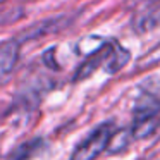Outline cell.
<instances>
[{
    "instance_id": "7",
    "label": "cell",
    "mask_w": 160,
    "mask_h": 160,
    "mask_svg": "<svg viewBox=\"0 0 160 160\" xmlns=\"http://www.w3.org/2000/svg\"><path fill=\"white\" fill-rule=\"evenodd\" d=\"M132 26H134V31H138V33H146L150 29L158 28L160 26V5L152 9L146 14L138 16L134 19V22H132Z\"/></svg>"
},
{
    "instance_id": "2",
    "label": "cell",
    "mask_w": 160,
    "mask_h": 160,
    "mask_svg": "<svg viewBox=\"0 0 160 160\" xmlns=\"http://www.w3.org/2000/svg\"><path fill=\"white\" fill-rule=\"evenodd\" d=\"M112 134H114V124L112 122L100 124L97 129L90 132V136L84 141H81L76 146L71 160H95L108 146Z\"/></svg>"
},
{
    "instance_id": "8",
    "label": "cell",
    "mask_w": 160,
    "mask_h": 160,
    "mask_svg": "<svg viewBox=\"0 0 160 160\" xmlns=\"http://www.w3.org/2000/svg\"><path fill=\"white\" fill-rule=\"evenodd\" d=\"M40 146H42V139L40 138H33L29 141H24L9 153L7 160H28L29 157H33L38 152Z\"/></svg>"
},
{
    "instance_id": "6",
    "label": "cell",
    "mask_w": 160,
    "mask_h": 160,
    "mask_svg": "<svg viewBox=\"0 0 160 160\" xmlns=\"http://www.w3.org/2000/svg\"><path fill=\"white\" fill-rule=\"evenodd\" d=\"M67 24V18H57V19H50V21H45L42 24L35 26L29 33H24V38L26 40H35L38 36H45L50 35V33H55L59 29H62L60 26H66Z\"/></svg>"
},
{
    "instance_id": "10",
    "label": "cell",
    "mask_w": 160,
    "mask_h": 160,
    "mask_svg": "<svg viewBox=\"0 0 160 160\" xmlns=\"http://www.w3.org/2000/svg\"><path fill=\"white\" fill-rule=\"evenodd\" d=\"M157 2H160V0H131L129 5H132V7H141V5H150V4H157Z\"/></svg>"
},
{
    "instance_id": "5",
    "label": "cell",
    "mask_w": 160,
    "mask_h": 160,
    "mask_svg": "<svg viewBox=\"0 0 160 160\" xmlns=\"http://www.w3.org/2000/svg\"><path fill=\"white\" fill-rule=\"evenodd\" d=\"M129 59H131V53H129V50H126L124 47H121L119 43L114 42V45H112V52L110 55H108L107 62H105V71L110 74L117 72L119 69H122V67L126 66V64L129 62Z\"/></svg>"
},
{
    "instance_id": "9",
    "label": "cell",
    "mask_w": 160,
    "mask_h": 160,
    "mask_svg": "<svg viewBox=\"0 0 160 160\" xmlns=\"http://www.w3.org/2000/svg\"><path fill=\"white\" fill-rule=\"evenodd\" d=\"M157 64H160V43L155 47V48L150 50V52H146L145 55L138 60L136 67H138L139 71H145V69H152V67L157 66Z\"/></svg>"
},
{
    "instance_id": "4",
    "label": "cell",
    "mask_w": 160,
    "mask_h": 160,
    "mask_svg": "<svg viewBox=\"0 0 160 160\" xmlns=\"http://www.w3.org/2000/svg\"><path fill=\"white\" fill-rule=\"evenodd\" d=\"M21 53L19 40H7L0 45V84H5L11 79Z\"/></svg>"
},
{
    "instance_id": "3",
    "label": "cell",
    "mask_w": 160,
    "mask_h": 160,
    "mask_svg": "<svg viewBox=\"0 0 160 160\" xmlns=\"http://www.w3.org/2000/svg\"><path fill=\"white\" fill-rule=\"evenodd\" d=\"M112 45H114V42H107V43H102L97 50H93V52L83 60V64L76 69V74H74L72 79L74 81L88 79L97 69H100L102 66H105V62H107L108 55H110V52H112Z\"/></svg>"
},
{
    "instance_id": "1",
    "label": "cell",
    "mask_w": 160,
    "mask_h": 160,
    "mask_svg": "<svg viewBox=\"0 0 160 160\" xmlns=\"http://www.w3.org/2000/svg\"><path fill=\"white\" fill-rule=\"evenodd\" d=\"M160 115V100L152 93H143L136 98L132 108V138H146L157 128Z\"/></svg>"
}]
</instances>
